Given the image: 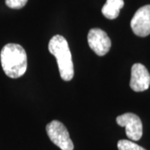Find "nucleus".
<instances>
[{"instance_id": "obj_7", "label": "nucleus", "mask_w": 150, "mask_h": 150, "mask_svg": "<svg viewBox=\"0 0 150 150\" xmlns=\"http://www.w3.org/2000/svg\"><path fill=\"white\" fill-rule=\"evenodd\" d=\"M129 85L134 92H144L149 88L150 74L145 66L141 64L132 66Z\"/></svg>"}, {"instance_id": "obj_8", "label": "nucleus", "mask_w": 150, "mask_h": 150, "mask_svg": "<svg viewBox=\"0 0 150 150\" xmlns=\"http://www.w3.org/2000/svg\"><path fill=\"white\" fill-rule=\"evenodd\" d=\"M123 5V0H107L102 8L103 15L108 19H114L118 18Z\"/></svg>"}, {"instance_id": "obj_5", "label": "nucleus", "mask_w": 150, "mask_h": 150, "mask_svg": "<svg viewBox=\"0 0 150 150\" xmlns=\"http://www.w3.org/2000/svg\"><path fill=\"white\" fill-rule=\"evenodd\" d=\"M88 43L92 50L98 56L108 53L111 48V40L108 34L100 28H92L88 34Z\"/></svg>"}, {"instance_id": "obj_1", "label": "nucleus", "mask_w": 150, "mask_h": 150, "mask_svg": "<svg viewBox=\"0 0 150 150\" xmlns=\"http://www.w3.org/2000/svg\"><path fill=\"white\" fill-rule=\"evenodd\" d=\"M0 59L3 70L11 79L20 78L27 70V54L19 44L8 43L4 46Z\"/></svg>"}, {"instance_id": "obj_4", "label": "nucleus", "mask_w": 150, "mask_h": 150, "mask_svg": "<svg viewBox=\"0 0 150 150\" xmlns=\"http://www.w3.org/2000/svg\"><path fill=\"white\" fill-rule=\"evenodd\" d=\"M119 126L124 127L126 135L129 139L138 141L143 135V123L139 116L132 112L123 113L116 118Z\"/></svg>"}, {"instance_id": "obj_2", "label": "nucleus", "mask_w": 150, "mask_h": 150, "mask_svg": "<svg viewBox=\"0 0 150 150\" xmlns=\"http://www.w3.org/2000/svg\"><path fill=\"white\" fill-rule=\"evenodd\" d=\"M48 50L56 58L62 79L72 80L74 75V69L67 40L61 35H54L48 43Z\"/></svg>"}, {"instance_id": "obj_10", "label": "nucleus", "mask_w": 150, "mask_h": 150, "mask_svg": "<svg viewBox=\"0 0 150 150\" xmlns=\"http://www.w3.org/2000/svg\"><path fill=\"white\" fill-rule=\"evenodd\" d=\"M28 0H5L6 5L10 8L20 9L26 5Z\"/></svg>"}, {"instance_id": "obj_6", "label": "nucleus", "mask_w": 150, "mask_h": 150, "mask_svg": "<svg viewBox=\"0 0 150 150\" xmlns=\"http://www.w3.org/2000/svg\"><path fill=\"white\" fill-rule=\"evenodd\" d=\"M131 28L139 37H146L150 34V5L141 7L136 11L131 20Z\"/></svg>"}, {"instance_id": "obj_3", "label": "nucleus", "mask_w": 150, "mask_h": 150, "mask_svg": "<svg viewBox=\"0 0 150 150\" xmlns=\"http://www.w3.org/2000/svg\"><path fill=\"white\" fill-rule=\"evenodd\" d=\"M46 131L48 138L56 146L62 150H74V143L70 139L68 129L58 120H54L47 124Z\"/></svg>"}, {"instance_id": "obj_9", "label": "nucleus", "mask_w": 150, "mask_h": 150, "mask_svg": "<svg viewBox=\"0 0 150 150\" xmlns=\"http://www.w3.org/2000/svg\"><path fill=\"white\" fill-rule=\"evenodd\" d=\"M118 150H146L130 140L121 139L118 142Z\"/></svg>"}]
</instances>
